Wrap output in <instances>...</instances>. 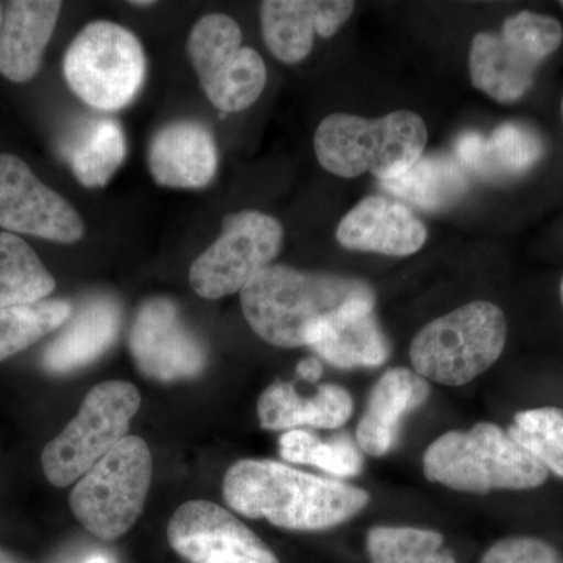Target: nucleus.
I'll list each match as a JSON object with an SVG mask.
<instances>
[{
  "label": "nucleus",
  "instance_id": "dca6fc26",
  "mask_svg": "<svg viewBox=\"0 0 563 563\" xmlns=\"http://www.w3.org/2000/svg\"><path fill=\"white\" fill-rule=\"evenodd\" d=\"M335 236L346 250L407 257L424 246L428 229L402 203L368 196L340 221Z\"/></svg>",
  "mask_w": 563,
  "mask_h": 563
},
{
  "label": "nucleus",
  "instance_id": "e433bc0d",
  "mask_svg": "<svg viewBox=\"0 0 563 563\" xmlns=\"http://www.w3.org/2000/svg\"><path fill=\"white\" fill-rule=\"evenodd\" d=\"M561 296H562V302H563V279H562V284H561Z\"/></svg>",
  "mask_w": 563,
  "mask_h": 563
},
{
  "label": "nucleus",
  "instance_id": "a211bd4d",
  "mask_svg": "<svg viewBox=\"0 0 563 563\" xmlns=\"http://www.w3.org/2000/svg\"><path fill=\"white\" fill-rule=\"evenodd\" d=\"M147 163L162 187L203 188L217 174V143L201 122L174 121L155 133Z\"/></svg>",
  "mask_w": 563,
  "mask_h": 563
},
{
  "label": "nucleus",
  "instance_id": "b1692460",
  "mask_svg": "<svg viewBox=\"0 0 563 563\" xmlns=\"http://www.w3.org/2000/svg\"><path fill=\"white\" fill-rule=\"evenodd\" d=\"M385 191L424 210H442L453 206L468 190V179L457 162L446 155H428L409 172L383 181Z\"/></svg>",
  "mask_w": 563,
  "mask_h": 563
},
{
  "label": "nucleus",
  "instance_id": "7c9ffc66",
  "mask_svg": "<svg viewBox=\"0 0 563 563\" xmlns=\"http://www.w3.org/2000/svg\"><path fill=\"white\" fill-rule=\"evenodd\" d=\"M481 563H563L562 554L536 537H507L493 544Z\"/></svg>",
  "mask_w": 563,
  "mask_h": 563
},
{
  "label": "nucleus",
  "instance_id": "412c9836",
  "mask_svg": "<svg viewBox=\"0 0 563 563\" xmlns=\"http://www.w3.org/2000/svg\"><path fill=\"white\" fill-rule=\"evenodd\" d=\"M374 303H347L314 329L309 347L336 368L383 365L390 355V343L374 317Z\"/></svg>",
  "mask_w": 563,
  "mask_h": 563
},
{
  "label": "nucleus",
  "instance_id": "9d476101",
  "mask_svg": "<svg viewBox=\"0 0 563 563\" xmlns=\"http://www.w3.org/2000/svg\"><path fill=\"white\" fill-rule=\"evenodd\" d=\"M242 43V29L225 14H207L188 36L187 51L199 84L224 113L250 109L265 90V62Z\"/></svg>",
  "mask_w": 563,
  "mask_h": 563
},
{
  "label": "nucleus",
  "instance_id": "473e14b6",
  "mask_svg": "<svg viewBox=\"0 0 563 563\" xmlns=\"http://www.w3.org/2000/svg\"><path fill=\"white\" fill-rule=\"evenodd\" d=\"M0 563H29L21 559L20 555L10 553L7 550H0Z\"/></svg>",
  "mask_w": 563,
  "mask_h": 563
},
{
  "label": "nucleus",
  "instance_id": "4468645a",
  "mask_svg": "<svg viewBox=\"0 0 563 563\" xmlns=\"http://www.w3.org/2000/svg\"><path fill=\"white\" fill-rule=\"evenodd\" d=\"M168 542L188 563H279L235 515L210 501H188L174 512Z\"/></svg>",
  "mask_w": 563,
  "mask_h": 563
},
{
  "label": "nucleus",
  "instance_id": "ddd939ff",
  "mask_svg": "<svg viewBox=\"0 0 563 563\" xmlns=\"http://www.w3.org/2000/svg\"><path fill=\"white\" fill-rule=\"evenodd\" d=\"M0 228L63 244L79 242L85 233L77 210L11 154H0Z\"/></svg>",
  "mask_w": 563,
  "mask_h": 563
},
{
  "label": "nucleus",
  "instance_id": "9b49d317",
  "mask_svg": "<svg viewBox=\"0 0 563 563\" xmlns=\"http://www.w3.org/2000/svg\"><path fill=\"white\" fill-rule=\"evenodd\" d=\"M284 243L276 218L257 210L231 213L222 221L220 239L191 265L190 285L203 299L242 292L262 269L272 265Z\"/></svg>",
  "mask_w": 563,
  "mask_h": 563
},
{
  "label": "nucleus",
  "instance_id": "c756f323",
  "mask_svg": "<svg viewBox=\"0 0 563 563\" xmlns=\"http://www.w3.org/2000/svg\"><path fill=\"white\" fill-rule=\"evenodd\" d=\"M507 432L548 472L563 477V410L558 407L523 410L515 415Z\"/></svg>",
  "mask_w": 563,
  "mask_h": 563
},
{
  "label": "nucleus",
  "instance_id": "393cba45",
  "mask_svg": "<svg viewBox=\"0 0 563 563\" xmlns=\"http://www.w3.org/2000/svg\"><path fill=\"white\" fill-rule=\"evenodd\" d=\"M55 285L31 244L16 233L0 232V309L44 301Z\"/></svg>",
  "mask_w": 563,
  "mask_h": 563
},
{
  "label": "nucleus",
  "instance_id": "2f4dec72",
  "mask_svg": "<svg viewBox=\"0 0 563 563\" xmlns=\"http://www.w3.org/2000/svg\"><path fill=\"white\" fill-rule=\"evenodd\" d=\"M298 373L302 379L309 380V383H317L322 376V365L317 358H306L298 365Z\"/></svg>",
  "mask_w": 563,
  "mask_h": 563
},
{
  "label": "nucleus",
  "instance_id": "1a4fd4ad",
  "mask_svg": "<svg viewBox=\"0 0 563 563\" xmlns=\"http://www.w3.org/2000/svg\"><path fill=\"white\" fill-rule=\"evenodd\" d=\"M70 90L96 110L124 109L146 79L139 38L117 22L95 21L74 38L63 60Z\"/></svg>",
  "mask_w": 563,
  "mask_h": 563
},
{
  "label": "nucleus",
  "instance_id": "aec40b11",
  "mask_svg": "<svg viewBox=\"0 0 563 563\" xmlns=\"http://www.w3.org/2000/svg\"><path fill=\"white\" fill-rule=\"evenodd\" d=\"M60 11L57 0H14L2 7L0 76L25 84L38 74Z\"/></svg>",
  "mask_w": 563,
  "mask_h": 563
},
{
  "label": "nucleus",
  "instance_id": "f257e3e1",
  "mask_svg": "<svg viewBox=\"0 0 563 563\" xmlns=\"http://www.w3.org/2000/svg\"><path fill=\"white\" fill-rule=\"evenodd\" d=\"M222 495L243 517L265 518L277 528L299 532L346 523L369 504V493L362 488L265 459L233 463L222 481Z\"/></svg>",
  "mask_w": 563,
  "mask_h": 563
},
{
  "label": "nucleus",
  "instance_id": "bb28decb",
  "mask_svg": "<svg viewBox=\"0 0 563 563\" xmlns=\"http://www.w3.org/2000/svg\"><path fill=\"white\" fill-rule=\"evenodd\" d=\"M369 563H457L440 532L376 526L366 536Z\"/></svg>",
  "mask_w": 563,
  "mask_h": 563
},
{
  "label": "nucleus",
  "instance_id": "6ab92c4d",
  "mask_svg": "<svg viewBox=\"0 0 563 563\" xmlns=\"http://www.w3.org/2000/svg\"><path fill=\"white\" fill-rule=\"evenodd\" d=\"M122 310L111 296H92L73 310L62 332L43 354V366L51 374H68L98 361L120 335Z\"/></svg>",
  "mask_w": 563,
  "mask_h": 563
},
{
  "label": "nucleus",
  "instance_id": "0eeeda50",
  "mask_svg": "<svg viewBox=\"0 0 563 563\" xmlns=\"http://www.w3.org/2000/svg\"><path fill=\"white\" fill-rule=\"evenodd\" d=\"M151 479L150 446L140 437L128 435L77 481L70 510L98 539H120L143 514Z\"/></svg>",
  "mask_w": 563,
  "mask_h": 563
},
{
  "label": "nucleus",
  "instance_id": "4c0bfd02",
  "mask_svg": "<svg viewBox=\"0 0 563 563\" xmlns=\"http://www.w3.org/2000/svg\"><path fill=\"white\" fill-rule=\"evenodd\" d=\"M562 113H563V99H562Z\"/></svg>",
  "mask_w": 563,
  "mask_h": 563
},
{
  "label": "nucleus",
  "instance_id": "c9c22d12",
  "mask_svg": "<svg viewBox=\"0 0 563 563\" xmlns=\"http://www.w3.org/2000/svg\"><path fill=\"white\" fill-rule=\"evenodd\" d=\"M0 21H2V3H0Z\"/></svg>",
  "mask_w": 563,
  "mask_h": 563
},
{
  "label": "nucleus",
  "instance_id": "72a5a7b5",
  "mask_svg": "<svg viewBox=\"0 0 563 563\" xmlns=\"http://www.w3.org/2000/svg\"><path fill=\"white\" fill-rule=\"evenodd\" d=\"M85 563H111V562L109 561V559L106 558V555L98 554V555H92V558L88 559V561Z\"/></svg>",
  "mask_w": 563,
  "mask_h": 563
},
{
  "label": "nucleus",
  "instance_id": "6e6552de",
  "mask_svg": "<svg viewBox=\"0 0 563 563\" xmlns=\"http://www.w3.org/2000/svg\"><path fill=\"white\" fill-rule=\"evenodd\" d=\"M140 404L139 388L131 383L110 380L92 387L77 417L44 448L46 479L58 488L77 483L128 437Z\"/></svg>",
  "mask_w": 563,
  "mask_h": 563
},
{
  "label": "nucleus",
  "instance_id": "58836bf2",
  "mask_svg": "<svg viewBox=\"0 0 563 563\" xmlns=\"http://www.w3.org/2000/svg\"><path fill=\"white\" fill-rule=\"evenodd\" d=\"M561 5L563 7V2H561Z\"/></svg>",
  "mask_w": 563,
  "mask_h": 563
},
{
  "label": "nucleus",
  "instance_id": "f3484780",
  "mask_svg": "<svg viewBox=\"0 0 563 563\" xmlns=\"http://www.w3.org/2000/svg\"><path fill=\"white\" fill-rule=\"evenodd\" d=\"M431 395V385L409 368H391L379 377L358 421L355 442L363 453L384 457L398 442L404 418L420 409Z\"/></svg>",
  "mask_w": 563,
  "mask_h": 563
},
{
  "label": "nucleus",
  "instance_id": "7ed1b4c3",
  "mask_svg": "<svg viewBox=\"0 0 563 563\" xmlns=\"http://www.w3.org/2000/svg\"><path fill=\"white\" fill-rule=\"evenodd\" d=\"M428 129L420 114L393 111L376 120L335 113L324 118L314 132L313 147L325 172L355 179L372 173L387 181L402 176L420 161Z\"/></svg>",
  "mask_w": 563,
  "mask_h": 563
},
{
  "label": "nucleus",
  "instance_id": "39448f33",
  "mask_svg": "<svg viewBox=\"0 0 563 563\" xmlns=\"http://www.w3.org/2000/svg\"><path fill=\"white\" fill-rule=\"evenodd\" d=\"M506 342L503 310L474 301L426 324L410 344V362L426 380L461 387L492 368Z\"/></svg>",
  "mask_w": 563,
  "mask_h": 563
},
{
  "label": "nucleus",
  "instance_id": "c85d7f7f",
  "mask_svg": "<svg viewBox=\"0 0 563 563\" xmlns=\"http://www.w3.org/2000/svg\"><path fill=\"white\" fill-rule=\"evenodd\" d=\"M125 158V139L120 122H95L70 155V168L84 187L109 184Z\"/></svg>",
  "mask_w": 563,
  "mask_h": 563
},
{
  "label": "nucleus",
  "instance_id": "f03ea898",
  "mask_svg": "<svg viewBox=\"0 0 563 563\" xmlns=\"http://www.w3.org/2000/svg\"><path fill=\"white\" fill-rule=\"evenodd\" d=\"M355 301L376 302L368 282L285 265L266 266L242 290L247 324L279 347L309 346L322 321Z\"/></svg>",
  "mask_w": 563,
  "mask_h": 563
},
{
  "label": "nucleus",
  "instance_id": "20e7f679",
  "mask_svg": "<svg viewBox=\"0 0 563 563\" xmlns=\"http://www.w3.org/2000/svg\"><path fill=\"white\" fill-rule=\"evenodd\" d=\"M424 476L455 492L532 490L550 472L493 422L443 433L426 450Z\"/></svg>",
  "mask_w": 563,
  "mask_h": 563
},
{
  "label": "nucleus",
  "instance_id": "a878e982",
  "mask_svg": "<svg viewBox=\"0 0 563 563\" xmlns=\"http://www.w3.org/2000/svg\"><path fill=\"white\" fill-rule=\"evenodd\" d=\"M279 453L284 461L317 466L335 477H354L363 468L362 450L346 432L321 440L312 432L292 429L280 437Z\"/></svg>",
  "mask_w": 563,
  "mask_h": 563
},
{
  "label": "nucleus",
  "instance_id": "4be33fe9",
  "mask_svg": "<svg viewBox=\"0 0 563 563\" xmlns=\"http://www.w3.org/2000/svg\"><path fill=\"white\" fill-rule=\"evenodd\" d=\"M352 409L350 391L339 385H321L306 399L291 384L274 383L262 393L257 413L266 431H292L301 426L333 431L350 421Z\"/></svg>",
  "mask_w": 563,
  "mask_h": 563
},
{
  "label": "nucleus",
  "instance_id": "f8f14e48",
  "mask_svg": "<svg viewBox=\"0 0 563 563\" xmlns=\"http://www.w3.org/2000/svg\"><path fill=\"white\" fill-rule=\"evenodd\" d=\"M129 350L140 372L158 383L192 379L209 362L206 344L168 298H152L140 307L129 333Z\"/></svg>",
  "mask_w": 563,
  "mask_h": 563
},
{
  "label": "nucleus",
  "instance_id": "f704fd0d",
  "mask_svg": "<svg viewBox=\"0 0 563 563\" xmlns=\"http://www.w3.org/2000/svg\"><path fill=\"white\" fill-rule=\"evenodd\" d=\"M132 5H135V7H151V5H154V2H150V0H146V2H131Z\"/></svg>",
  "mask_w": 563,
  "mask_h": 563
},
{
  "label": "nucleus",
  "instance_id": "5701e85b",
  "mask_svg": "<svg viewBox=\"0 0 563 563\" xmlns=\"http://www.w3.org/2000/svg\"><path fill=\"white\" fill-rule=\"evenodd\" d=\"M455 154L463 166L488 180L515 177L531 169L542 158L539 133L520 122H506L490 136L466 132L455 143Z\"/></svg>",
  "mask_w": 563,
  "mask_h": 563
},
{
  "label": "nucleus",
  "instance_id": "423d86ee",
  "mask_svg": "<svg viewBox=\"0 0 563 563\" xmlns=\"http://www.w3.org/2000/svg\"><path fill=\"white\" fill-rule=\"evenodd\" d=\"M561 22L532 11H520L504 21L501 32L477 33L470 51L473 87L499 103L523 99L537 70L561 47Z\"/></svg>",
  "mask_w": 563,
  "mask_h": 563
},
{
  "label": "nucleus",
  "instance_id": "2eb2a0df",
  "mask_svg": "<svg viewBox=\"0 0 563 563\" xmlns=\"http://www.w3.org/2000/svg\"><path fill=\"white\" fill-rule=\"evenodd\" d=\"M350 0H266L261 7L266 47L285 65L306 60L314 35L331 38L354 13Z\"/></svg>",
  "mask_w": 563,
  "mask_h": 563
},
{
  "label": "nucleus",
  "instance_id": "cd10ccee",
  "mask_svg": "<svg viewBox=\"0 0 563 563\" xmlns=\"http://www.w3.org/2000/svg\"><path fill=\"white\" fill-rule=\"evenodd\" d=\"M73 310L68 301L60 299H44L27 306L0 309V362L20 354L60 329Z\"/></svg>",
  "mask_w": 563,
  "mask_h": 563
}]
</instances>
